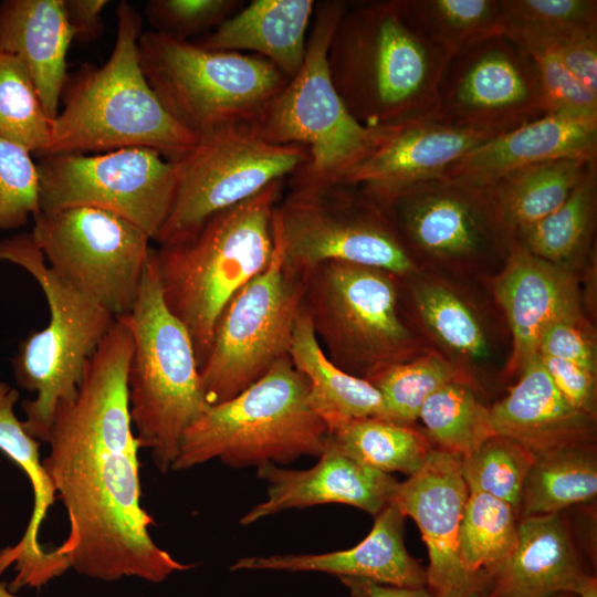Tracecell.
<instances>
[{"label": "cell", "mask_w": 597, "mask_h": 597, "mask_svg": "<svg viewBox=\"0 0 597 597\" xmlns=\"http://www.w3.org/2000/svg\"><path fill=\"white\" fill-rule=\"evenodd\" d=\"M544 115L597 116V93L576 78L549 50L533 52Z\"/></svg>", "instance_id": "obj_44"}, {"label": "cell", "mask_w": 597, "mask_h": 597, "mask_svg": "<svg viewBox=\"0 0 597 597\" xmlns=\"http://www.w3.org/2000/svg\"><path fill=\"white\" fill-rule=\"evenodd\" d=\"M468 496L461 458L431 449L420 470L398 482L389 501L422 534L429 553L427 588L436 597H481L489 588L460 559L459 531Z\"/></svg>", "instance_id": "obj_18"}, {"label": "cell", "mask_w": 597, "mask_h": 597, "mask_svg": "<svg viewBox=\"0 0 597 597\" xmlns=\"http://www.w3.org/2000/svg\"><path fill=\"white\" fill-rule=\"evenodd\" d=\"M315 4L313 0H253L192 42L211 50L251 51L290 80L303 65Z\"/></svg>", "instance_id": "obj_28"}, {"label": "cell", "mask_w": 597, "mask_h": 597, "mask_svg": "<svg viewBox=\"0 0 597 597\" xmlns=\"http://www.w3.org/2000/svg\"><path fill=\"white\" fill-rule=\"evenodd\" d=\"M534 453L499 434L461 458V473L469 492H482L506 502L519 513L523 485Z\"/></svg>", "instance_id": "obj_40"}, {"label": "cell", "mask_w": 597, "mask_h": 597, "mask_svg": "<svg viewBox=\"0 0 597 597\" xmlns=\"http://www.w3.org/2000/svg\"><path fill=\"white\" fill-rule=\"evenodd\" d=\"M52 119L17 56L0 51V137L42 156Z\"/></svg>", "instance_id": "obj_38"}, {"label": "cell", "mask_w": 597, "mask_h": 597, "mask_svg": "<svg viewBox=\"0 0 597 597\" xmlns=\"http://www.w3.org/2000/svg\"><path fill=\"white\" fill-rule=\"evenodd\" d=\"M597 493V459L591 442L536 453L527 472L519 516L544 515L588 502Z\"/></svg>", "instance_id": "obj_31"}, {"label": "cell", "mask_w": 597, "mask_h": 597, "mask_svg": "<svg viewBox=\"0 0 597 597\" xmlns=\"http://www.w3.org/2000/svg\"><path fill=\"white\" fill-rule=\"evenodd\" d=\"M243 4L241 0H151L145 12L154 31L188 40L212 31Z\"/></svg>", "instance_id": "obj_43"}, {"label": "cell", "mask_w": 597, "mask_h": 597, "mask_svg": "<svg viewBox=\"0 0 597 597\" xmlns=\"http://www.w3.org/2000/svg\"><path fill=\"white\" fill-rule=\"evenodd\" d=\"M367 380L380 392L389 419L411 426L430 395L451 381L463 379L453 364L431 353L387 366Z\"/></svg>", "instance_id": "obj_39"}, {"label": "cell", "mask_w": 597, "mask_h": 597, "mask_svg": "<svg viewBox=\"0 0 597 597\" xmlns=\"http://www.w3.org/2000/svg\"><path fill=\"white\" fill-rule=\"evenodd\" d=\"M549 51L586 87L597 93V33L569 39Z\"/></svg>", "instance_id": "obj_47"}, {"label": "cell", "mask_w": 597, "mask_h": 597, "mask_svg": "<svg viewBox=\"0 0 597 597\" xmlns=\"http://www.w3.org/2000/svg\"><path fill=\"white\" fill-rule=\"evenodd\" d=\"M0 262L25 270L49 306L48 325L30 334L12 359L18 386L35 394L22 402L23 427L46 442L57 406L75 397L90 358L116 318L46 264L31 232L0 241Z\"/></svg>", "instance_id": "obj_8"}, {"label": "cell", "mask_w": 597, "mask_h": 597, "mask_svg": "<svg viewBox=\"0 0 597 597\" xmlns=\"http://www.w3.org/2000/svg\"><path fill=\"white\" fill-rule=\"evenodd\" d=\"M33 222L31 234L56 274L115 318L130 313L153 248L145 231L91 207L40 211Z\"/></svg>", "instance_id": "obj_14"}, {"label": "cell", "mask_w": 597, "mask_h": 597, "mask_svg": "<svg viewBox=\"0 0 597 597\" xmlns=\"http://www.w3.org/2000/svg\"><path fill=\"white\" fill-rule=\"evenodd\" d=\"M578 597H597V582L593 579Z\"/></svg>", "instance_id": "obj_50"}, {"label": "cell", "mask_w": 597, "mask_h": 597, "mask_svg": "<svg viewBox=\"0 0 597 597\" xmlns=\"http://www.w3.org/2000/svg\"><path fill=\"white\" fill-rule=\"evenodd\" d=\"M451 55L413 29L396 0L346 4L327 65L349 113L368 127L436 119L438 84Z\"/></svg>", "instance_id": "obj_2"}, {"label": "cell", "mask_w": 597, "mask_h": 597, "mask_svg": "<svg viewBox=\"0 0 597 597\" xmlns=\"http://www.w3.org/2000/svg\"><path fill=\"white\" fill-rule=\"evenodd\" d=\"M133 352L128 317H117L90 358L73 399L57 406L42 459L62 501L69 534L53 553L91 578L161 583L192 565L175 559L149 534L140 463L128 402Z\"/></svg>", "instance_id": "obj_1"}, {"label": "cell", "mask_w": 597, "mask_h": 597, "mask_svg": "<svg viewBox=\"0 0 597 597\" xmlns=\"http://www.w3.org/2000/svg\"><path fill=\"white\" fill-rule=\"evenodd\" d=\"M538 354L596 373V352L585 323L563 321L553 324L541 338Z\"/></svg>", "instance_id": "obj_45"}, {"label": "cell", "mask_w": 597, "mask_h": 597, "mask_svg": "<svg viewBox=\"0 0 597 597\" xmlns=\"http://www.w3.org/2000/svg\"><path fill=\"white\" fill-rule=\"evenodd\" d=\"M595 160V159H591ZM591 160L559 158L515 169L486 187L494 214L512 241L515 232L556 210Z\"/></svg>", "instance_id": "obj_30"}, {"label": "cell", "mask_w": 597, "mask_h": 597, "mask_svg": "<svg viewBox=\"0 0 597 597\" xmlns=\"http://www.w3.org/2000/svg\"><path fill=\"white\" fill-rule=\"evenodd\" d=\"M339 580L352 597H436L427 587H397L360 577H339Z\"/></svg>", "instance_id": "obj_49"}, {"label": "cell", "mask_w": 597, "mask_h": 597, "mask_svg": "<svg viewBox=\"0 0 597 597\" xmlns=\"http://www.w3.org/2000/svg\"><path fill=\"white\" fill-rule=\"evenodd\" d=\"M327 439L328 427L311 404L308 384L287 356L234 397L209 405L185 431L171 470L214 459L232 468L285 465L318 458Z\"/></svg>", "instance_id": "obj_6"}, {"label": "cell", "mask_w": 597, "mask_h": 597, "mask_svg": "<svg viewBox=\"0 0 597 597\" xmlns=\"http://www.w3.org/2000/svg\"><path fill=\"white\" fill-rule=\"evenodd\" d=\"M138 54L164 107L197 136L253 123L289 81L255 54L211 50L157 31L140 34Z\"/></svg>", "instance_id": "obj_9"}, {"label": "cell", "mask_w": 597, "mask_h": 597, "mask_svg": "<svg viewBox=\"0 0 597 597\" xmlns=\"http://www.w3.org/2000/svg\"><path fill=\"white\" fill-rule=\"evenodd\" d=\"M31 155L0 137V230L19 229L40 212L39 174Z\"/></svg>", "instance_id": "obj_42"}, {"label": "cell", "mask_w": 597, "mask_h": 597, "mask_svg": "<svg viewBox=\"0 0 597 597\" xmlns=\"http://www.w3.org/2000/svg\"><path fill=\"white\" fill-rule=\"evenodd\" d=\"M346 4L316 2L302 67L252 123L268 143L307 148L308 161L286 179L289 189L339 184L400 127L360 124L333 85L327 52Z\"/></svg>", "instance_id": "obj_5"}, {"label": "cell", "mask_w": 597, "mask_h": 597, "mask_svg": "<svg viewBox=\"0 0 597 597\" xmlns=\"http://www.w3.org/2000/svg\"><path fill=\"white\" fill-rule=\"evenodd\" d=\"M540 356L551 379L568 404L595 418L596 373L569 362Z\"/></svg>", "instance_id": "obj_46"}, {"label": "cell", "mask_w": 597, "mask_h": 597, "mask_svg": "<svg viewBox=\"0 0 597 597\" xmlns=\"http://www.w3.org/2000/svg\"><path fill=\"white\" fill-rule=\"evenodd\" d=\"M106 0H64V9L73 32V40L88 42L102 31L101 14Z\"/></svg>", "instance_id": "obj_48"}, {"label": "cell", "mask_w": 597, "mask_h": 597, "mask_svg": "<svg viewBox=\"0 0 597 597\" xmlns=\"http://www.w3.org/2000/svg\"><path fill=\"white\" fill-rule=\"evenodd\" d=\"M413 300L420 317L442 345L474 360L488 356L480 321L454 292L440 283L423 282L415 286Z\"/></svg>", "instance_id": "obj_41"}, {"label": "cell", "mask_w": 597, "mask_h": 597, "mask_svg": "<svg viewBox=\"0 0 597 597\" xmlns=\"http://www.w3.org/2000/svg\"><path fill=\"white\" fill-rule=\"evenodd\" d=\"M493 135L428 119L400 126L390 139L339 184L353 185L376 202L426 180Z\"/></svg>", "instance_id": "obj_22"}, {"label": "cell", "mask_w": 597, "mask_h": 597, "mask_svg": "<svg viewBox=\"0 0 597 597\" xmlns=\"http://www.w3.org/2000/svg\"><path fill=\"white\" fill-rule=\"evenodd\" d=\"M289 357L308 384L310 400L328 427L354 419H389L384 399L367 379L337 367L324 353L311 324L301 307L293 329Z\"/></svg>", "instance_id": "obj_29"}, {"label": "cell", "mask_w": 597, "mask_h": 597, "mask_svg": "<svg viewBox=\"0 0 597 597\" xmlns=\"http://www.w3.org/2000/svg\"><path fill=\"white\" fill-rule=\"evenodd\" d=\"M395 274L339 261L304 274L302 308L326 356L368 379L418 355V342L401 321Z\"/></svg>", "instance_id": "obj_10"}, {"label": "cell", "mask_w": 597, "mask_h": 597, "mask_svg": "<svg viewBox=\"0 0 597 597\" xmlns=\"http://www.w3.org/2000/svg\"><path fill=\"white\" fill-rule=\"evenodd\" d=\"M543 115L534 61L509 36L486 38L446 63L437 121L495 136Z\"/></svg>", "instance_id": "obj_16"}, {"label": "cell", "mask_w": 597, "mask_h": 597, "mask_svg": "<svg viewBox=\"0 0 597 597\" xmlns=\"http://www.w3.org/2000/svg\"><path fill=\"white\" fill-rule=\"evenodd\" d=\"M73 41L64 0H4L0 3V51L28 71L48 116L60 109Z\"/></svg>", "instance_id": "obj_27"}, {"label": "cell", "mask_w": 597, "mask_h": 597, "mask_svg": "<svg viewBox=\"0 0 597 597\" xmlns=\"http://www.w3.org/2000/svg\"><path fill=\"white\" fill-rule=\"evenodd\" d=\"M327 444L377 471L408 476L420 470L431 450L410 425L383 418L346 421L329 431Z\"/></svg>", "instance_id": "obj_33"}, {"label": "cell", "mask_w": 597, "mask_h": 597, "mask_svg": "<svg viewBox=\"0 0 597 597\" xmlns=\"http://www.w3.org/2000/svg\"><path fill=\"white\" fill-rule=\"evenodd\" d=\"M596 577L583 567L561 512L520 517L515 545L481 597L578 596Z\"/></svg>", "instance_id": "obj_24"}, {"label": "cell", "mask_w": 597, "mask_h": 597, "mask_svg": "<svg viewBox=\"0 0 597 597\" xmlns=\"http://www.w3.org/2000/svg\"><path fill=\"white\" fill-rule=\"evenodd\" d=\"M18 400V389L0 381V451L24 472L33 490V510L22 537L0 552V575L9 568L15 573L9 586L13 593L22 587L41 588L67 570L52 548H45L39 541L56 492L40 459V441L27 432L14 412Z\"/></svg>", "instance_id": "obj_25"}, {"label": "cell", "mask_w": 597, "mask_h": 597, "mask_svg": "<svg viewBox=\"0 0 597 597\" xmlns=\"http://www.w3.org/2000/svg\"><path fill=\"white\" fill-rule=\"evenodd\" d=\"M507 249V262L494 282V293L513 337L509 368L516 371L538 354L549 326L563 321L585 323V318L575 279L566 266L531 254L514 240Z\"/></svg>", "instance_id": "obj_20"}, {"label": "cell", "mask_w": 597, "mask_h": 597, "mask_svg": "<svg viewBox=\"0 0 597 597\" xmlns=\"http://www.w3.org/2000/svg\"><path fill=\"white\" fill-rule=\"evenodd\" d=\"M116 19L107 61L100 66L82 64L67 75L62 108L52 119L42 156L145 147L177 161L196 145L198 136L168 113L144 75L138 54L140 14L122 1Z\"/></svg>", "instance_id": "obj_3"}, {"label": "cell", "mask_w": 597, "mask_h": 597, "mask_svg": "<svg viewBox=\"0 0 597 597\" xmlns=\"http://www.w3.org/2000/svg\"><path fill=\"white\" fill-rule=\"evenodd\" d=\"M595 33V0H503L501 34L528 54Z\"/></svg>", "instance_id": "obj_35"}, {"label": "cell", "mask_w": 597, "mask_h": 597, "mask_svg": "<svg viewBox=\"0 0 597 597\" xmlns=\"http://www.w3.org/2000/svg\"><path fill=\"white\" fill-rule=\"evenodd\" d=\"M307 161V148L268 143L252 123L198 136L193 148L175 161L172 203L154 241L168 244L191 234L209 217L286 180Z\"/></svg>", "instance_id": "obj_13"}, {"label": "cell", "mask_w": 597, "mask_h": 597, "mask_svg": "<svg viewBox=\"0 0 597 597\" xmlns=\"http://www.w3.org/2000/svg\"><path fill=\"white\" fill-rule=\"evenodd\" d=\"M273 234L268 266L226 305L199 366L209 405L234 397L289 356L302 307L304 275L285 265L274 229Z\"/></svg>", "instance_id": "obj_12"}, {"label": "cell", "mask_w": 597, "mask_h": 597, "mask_svg": "<svg viewBox=\"0 0 597 597\" xmlns=\"http://www.w3.org/2000/svg\"><path fill=\"white\" fill-rule=\"evenodd\" d=\"M286 180L209 217L191 234L154 249L164 301L186 326L199 366L232 296L269 264L273 213Z\"/></svg>", "instance_id": "obj_4"}, {"label": "cell", "mask_w": 597, "mask_h": 597, "mask_svg": "<svg viewBox=\"0 0 597 597\" xmlns=\"http://www.w3.org/2000/svg\"><path fill=\"white\" fill-rule=\"evenodd\" d=\"M597 159L587 164L568 198L552 213L514 233L531 254L566 266L588 248L595 227Z\"/></svg>", "instance_id": "obj_32"}, {"label": "cell", "mask_w": 597, "mask_h": 597, "mask_svg": "<svg viewBox=\"0 0 597 597\" xmlns=\"http://www.w3.org/2000/svg\"><path fill=\"white\" fill-rule=\"evenodd\" d=\"M258 476L266 482V500L240 519L244 526L286 510L321 504H346L377 515L389 504L398 484L390 474L327 443L312 468L293 470L266 463L258 468Z\"/></svg>", "instance_id": "obj_19"}, {"label": "cell", "mask_w": 597, "mask_h": 597, "mask_svg": "<svg viewBox=\"0 0 597 597\" xmlns=\"http://www.w3.org/2000/svg\"><path fill=\"white\" fill-rule=\"evenodd\" d=\"M133 352L127 370L130 419L140 448L160 472L176 460L185 431L209 406L192 339L167 307L151 248L127 315Z\"/></svg>", "instance_id": "obj_7"}, {"label": "cell", "mask_w": 597, "mask_h": 597, "mask_svg": "<svg viewBox=\"0 0 597 597\" xmlns=\"http://www.w3.org/2000/svg\"><path fill=\"white\" fill-rule=\"evenodd\" d=\"M378 205L410 254L413 250L432 259L463 260L511 242L485 188L455 184L443 176L413 185Z\"/></svg>", "instance_id": "obj_17"}, {"label": "cell", "mask_w": 597, "mask_h": 597, "mask_svg": "<svg viewBox=\"0 0 597 597\" xmlns=\"http://www.w3.org/2000/svg\"><path fill=\"white\" fill-rule=\"evenodd\" d=\"M549 597H578V596L573 595V594H558V595H554Z\"/></svg>", "instance_id": "obj_52"}, {"label": "cell", "mask_w": 597, "mask_h": 597, "mask_svg": "<svg viewBox=\"0 0 597 597\" xmlns=\"http://www.w3.org/2000/svg\"><path fill=\"white\" fill-rule=\"evenodd\" d=\"M406 21L450 55L501 34L503 0H396Z\"/></svg>", "instance_id": "obj_34"}, {"label": "cell", "mask_w": 597, "mask_h": 597, "mask_svg": "<svg viewBox=\"0 0 597 597\" xmlns=\"http://www.w3.org/2000/svg\"><path fill=\"white\" fill-rule=\"evenodd\" d=\"M559 158L597 159V116L543 115L475 146L450 165L443 177L486 188L515 169Z\"/></svg>", "instance_id": "obj_21"}, {"label": "cell", "mask_w": 597, "mask_h": 597, "mask_svg": "<svg viewBox=\"0 0 597 597\" xmlns=\"http://www.w3.org/2000/svg\"><path fill=\"white\" fill-rule=\"evenodd\" d=\"M419 419L438 449L464 458L494 436L486 408L464 380L451 381L422 404Z\"/></svg>", "instance_id": "obj_37"}, {"label": "cell", "mask_w": 597, "mask_h": 597, "mask_svg": "<svg viewBox=\"0 0 597 597\" xmlns=\"http://www.w3.org/2000/svg\"><path fill=\"white\" fill-rule=\"evenodd\" d=\"M36 168L40 211L105 210L133 222L151 240L169 213L177 182L176 163L145 147L42 156Z\"/></svg>", "instance_id": "obj_15"}, {"label": "cell", "mask_w": 597, "mask_h": 597, "mask_svg": "<svg viewBox=\"0 0 597 597\" xmlns=\"http://www.w3.org/2000/svg\"><path fill=\"white\" fill-rule=\"evenodd\" d=\"M0 597H18L2 582H0Z\"/></svg>", "instance_id": "obj_51"}, {"label": "cell", "mask_w": 597, "mask_h": 597, "mask_svg": "<svg viewBox=\"0 0 597 597\" xmlns=\"http://www.w3.org/2000/svg\"><path fill=\"white\" fill-rule=\"evenodd\" d=\"M369 534L357 545L323 554L248 556L230 570L317 572L339 577H360L397 587H427L426 568L404 543V515L388 504L377 515Z\"/></svg>", "instance_id": "obj_23"}, {"label": "cell", "mask_w": 597, "mask_h": 597, "mask_svg": "<svg viewBox=\"0 0 597 597\" xmlns=\"http://www.w3.org/2000/svg\"><path fill=\"white\" fill-rule=\"evenodd\" d=\"M509 394L489 408L494 434L510 438L534 454L590 442L594 418L572 407L546 371L540 354L520 369Z\"/></svg>", "instance_id": "obj_26"}, {"label": "cell", "mask_w": 597, "mask_h": 597, "mask_svg": "<svg viewBox=\"0 0 597 597\" xmlns=\"http://www.w3.org/2000/svg\"><path fill=\"white\" fill-rule=\"evenodd\" d=\"M519 517L506 502L469 492L459 531L460 559L469 574L490 586L515 545Z\"/></svg>", "instance_id": "obj_36"}, {"label": "cell", "mask_w": 597, "mask_h": 597, "mask_svg": "<svg viewBox=\"0 0 597 597\" xmlns=\"http://www.w3.org/2000/svg\"><path fill=\"white\" fill-rule=\"evenodd\" d=\"M273 229L285 265L301 275L329 261L395 275L417 269L384 209L353 185L289 189L274 209Z\"/></svg>", "instance_id": "obj_11"}]
</instances>
